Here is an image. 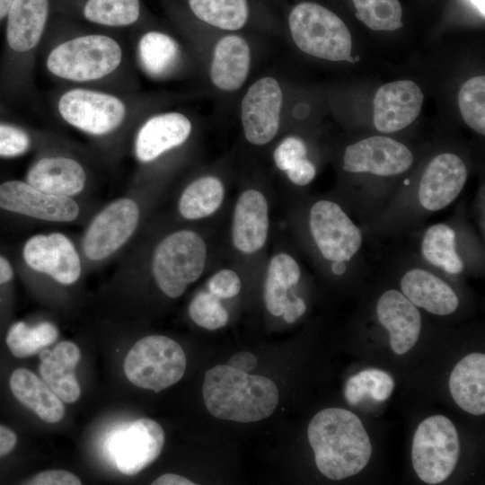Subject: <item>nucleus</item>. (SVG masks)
Listing matches in <instances>:
<instances>
[{"mask_svg": "<svg viewBox=\"0 0 485 485\" xmlns=\"http://www.w3.org/2000/svg\"><path fill=\"white\" fill-rule=\"evenodd\" d=\"M307 436L318 470L333 481L357 474L372 454L360 419L345 409L328 408L316 413L308 425Z\"/></svg>", "mask_w": 485, "mask_h": 485, "instance_id": "1", "label": "nucleus"}, {"mask_svg": "<svg viewBox=\"0 0 485 485\" xmlns=\"http://www.w3.org/2000/svg\"><path fill=\"white\" fill-rule=\"evenodd\" d=\"M202 394L212 416L242 423L269 417L278 403V390L272 380L229 365H218L207 371Z\"/></svg>", "mask_w": 485, "mask_h": 485, "instance_id": "2", "label": "nucleus"}, {"mask_svg": "<svg viewBox=\"0 0 485 485\" xmlns=\"http://www.w3.org/2000/svg\"><path fill=\"white\" fill-rule=\"evenodd\" d=\"M208 260L207 241L194 229L182 228L156 245L151 271L159 289L170 298L182 295L204 273Z\"/></svg>", "mask_w": 485, "mask_h": 485, "instance_id": "3", "label": "nucleus"}, {"mask_svg": "<svg viewBox=\"0 0 485 485\" xmlns=\"http://www.w3.org/2000/svg\"><path fill=\"white\" fill-rule=\"evenodd\" d=\"M288 27L303 52L330 61L354 62L351 34L344 22L327 7L312 1L296 4L288 14Z\"/></svg>", "mask_w": 485, "mask_h": 485, "instance_id": "4", "label": "nucleus"}, {"mask_svg": "<svg viewBox=\"0 0 485 485\" xmlns=\"http://www.w3.org/2000/svg\"><path fill=\"white\" fill-rule=\"evenodd\" d=\"M122 49L112 38L101 34L82 35L56 46L47 57L48 70L73 82L101 79L120 65Z\"/></svg>", "mask_w": 485, "mask_h": 485, "instance_id": "5", "label": "nucleus"}, {"mask_svg": "<svg viewBox=\"0 0 485 485\" xmlns=\"http://www.w3.org/2000/svg\"><path fill=\"white\" fill-rule=\"evenodd\" d=\"M123 366L130 383L160 392L182 378L186 356L172 339L150 335L136 342L127 354Z\"/></svg>", "mask_w": 485, "mask_h": 485, "instance_id": "6", "label": "nucleus"}, {"mask_svg": "<svg viewBox=\"0 0 485 485\" xmlns=\"http://www.w3.org/2000/svg\"><path fill=\"white\" fill-rule=\"evenodd\" d=\"M310 239L317 254L335 265L350 261L359 251L363 235L340 204L328 198L314 201L307 215Z\"/></svg>", "mask_w": 485, "mask_h": 485, "instance_id": "7", "label": "nucleus"}, {"mask_svg": "<svg viewBox=\"0 0 485 485\" xmlns=\"http://www.w3.org/2000/svg\"><path fill=\"white\" fill-rule=\"evenodd\" d=\"M459 454L458 432L448 418L434 415L418 426L412 441L411 460L422 481L435 485L445 481L454 470Z\"/></svg>", "mask_w": 485, "mask_h": 485, "instance_id": "8", "label": "nucleus"}, {"mask_svg": "<svg viewBox=\"0 0 485 485\" xmlns=\"http://www.w3.org/2000/svg\"><path fill=\"white\" fill-rule=\"evenodd\" d=\"M57 109L66 122L93 136H103L117 129L127 112L125 103L117 96L84 88L63 93Z\"/></svg>", "mask_w": 485, "mask_h": 485, "instance_id": "9", "label": "nucleus"}, {"mask_svg": "<svg viewBox=\"0 0 485 485\" xmlns=\"http://www.w3.org/2000/svg\"><path fill=\"white\" fill-rule=\"evenodd\" d=\"M164 431L151 419H138L119 428L109 440L108 450L117 469L135 475L154 462L163 448Z\"/></svg>", "mask_w": 485, "mask_h": 485, "instance_id": "10", "label": "nucleus"}, {"mask_svg": "<svg viewBox=\"0 0 485 485\" xmlns=\"http://www.w3.org/2000/svg\"><path fill=\"white\" fill-rule=\"evenodd\" d=\"M140 219L137 203L129 198H119L102 209L90 224L84 251L92 260H101L122 247L135 233Z\"/></svg>", "mask_w": 485, "mask_h": 485, "instance_id": "11", "label": "nucleus"}, {"mask_svg": "<svg viewBox=\"0 0 485 485\" xmlns=\"http://www.w3.org/2000/svg\"><path fill=\"white\" fill-rule=\"evenodd\" d=\"M283 93L278 82L264 76L253 83L241 104V121L248 143L262 146L277 136L280 125Z\"/></svg>", "mask_w": 485, "mask_h": 485, "instance_id": "12", "label": "nucleus"}, {"mask_svg": "<svg viewBox=\"0 0 485 485\" xmlns=\"http://www.w3.org/2000/svg\"><path fill=\"white\" fill-rule=\"evenodd\" d=\"M412 163L413 154L407 146L385 136H373L346 147L342 167L350 173L391 177L404 173Z\"/></svg>", "mask_w": 485, "mask_h": 485, "instance_id": "13", "label": "nucleus"}, {"mask_svg": "<svg viewBox=\"0 0 485 485\" xmlns=\"http://www.w3.org/2000/svg\"><path fill=\"white\" fill-rule=\"evenodd\" d=\"M270 230V207L266 194L249 187L242 190L234 203L230 241L234 250L244 257L260 253L266 246Z\"/></svg>", "mask_w": 485, "mask_h": 485, "instance_id": "14", "label": "nucleus"}, {"mask_svg": "<svg viewBox=\"0 0 485 485\" xmlns=\"http://www.w3.org/2000/svg\"><path fill=\"white\" fill-rule=\"evenodd\" d=\"M26 264L35 271L48 274L58 283H75L81 274V261L72 242L61 233L36 234L24 244Z\"/></svg>", "mask_w": 485, "mask_h": 485, "instance_id": "15", "label": "nucleus"}, {"mask_svg": "<svg viewBox=\"0 0 485 485\" xmlns=\"http://www.w3.org/2000/svg\"><path fill=\"white\" fill-rule=\"evenodd\" d=\"M0 207L51 222H70L79 214L78 205L70 197L48 194L21 181L0 184Z\"/></svg>", "mask_w": 485, "mask_h": 485, "instance_id": "16", "label": "nucleus"}, {"mask_svg": "<svg viewBox=\"0 0 485 485\" xmlns=\"http://www.w3.org/2000/svg\"><path fill=\"white\" fill-rule=\"evenodd\" d=\"M467 178V167L457 154L436 155L427 165L419 183V205L428 212L447 207L460 195Z\"/></svg>", "mask_w": 485, "mask_h": 485, "instance_id": "17", "label": "nucleus"}, {"mask_svg": "<svg viewBox=\"0 0 485 485\" xmlns=\"http://www.w3.org/2000/svg\"><path fill=\"white\" fill-rule=\"evenodd\" d=\"M424 95L410 80L382 85L374 97L373 122L382 133H393L410 126L419 116Z\"/></svg>", "mask_w": 485, "mask_h": 485, "instance_id": "18", "label": "nucleus"}, {"mask_svg": "<svg viewBox=\"0 0 485 485\" xmlns=\"http://www.w3.org/2000/svg\"><path fill=\"white\" fill-rule=\"evenodd\" d=\"M379 322L389 331L390 346L397 355L410 351L417 343L422 320L420 313L401 291L384 292L376 304Z\"/></svg>", "mask_w": 485, "mask_h": 485, "instance_id": "19", "label": "nucleus"}, {"mask_svg": "<svg viewBox=\"0 0 485 485\" xmlns=\"http://www.w3.org/2000/svg\"><path fill=\"white\" fill-rule=\"evenodd\" d=\"M190 120L179 112H166L149 118L135 139V154L141 163H150L180 146L191 134Z\"/></svg>", "mask_w": 485, "mask_h": 485, "instance_id": "20", "label": "nucleus"}, {"mask_svg": "<svg viewBox=\"0 0 485 485\" xmlns=\"http://www.w3.org/2000/svg\"><path fill=\"white\" fill-rule=\"evenodd\" d=\"M401 292L417 307L436 315L455 312L459 298L454 289L434 273L413 268L401 278Z\"/></svg>", "mask_w": 485, "mask_h": 485, "instance_id": "21", "label": "nucleus"}, {"mask_svg": "<svg viewBox=\"0 0 485 485\" xmlns=\"http://www.w3.org/2000/svg\"><path fill=\"white\" fill-rule=\"evenodd\" d=\"M80 357L77 345L67 340L58 343L52 350H41L40 374L63 402H75L81 395L75 372Z\"/></svg>", "mask_w": 485, "mask_h": 485, "instance_id": "22", "label": "nucleus"}, {"mask_svg": "<svg viewBox=\"0 0 485 485\" xmlns=\"http://www.w3.org/2000/svg\"><path fill=\"white\" fill-rule=\"evenodd\" d=\"M250 66L251 50L247 41L237 34H227L215 46L210 65L211 82L222 91H236L247 79Z\"/></svg>", "mask_w": 485, "mask_h": 485, "instance_id": "23", "label": "nucleus"}, {"mask_svg": "<svg viewBox=\"0 0 485 485\" xmlns=\"http://www.w3.org/2000/svg\"><path fill=\"white\" fill-rule=\"evenodd\" d=\"M86 174L75 160L65 156L44 157L27 174L33 188L56 196L71 197L84 188Z\"/></svg>", "mask_w": 485, "mask_h": 485, "instance_id": "24", "label": "nucleus"}, {"mask_svg": "<svg viewBox=\"0 0 485 485\" xmlns=\"http://www.w3.org/2000/svg\"><path fill=\"white\" fill-rule=\"evenodd\" d=\"M48 15V0H15L6 19V42L15 53H26L40 42Z\"/></svg>", "mask_w": 485, "mask_h": 485, "instance_id": "25", "label": "nucleus"}, {"mask_svg": "<svg viewBox=\"0 0 485 485\" xmlns=\"http://www.w3.org/2000/svg\"><path fill=\"white\" fill-rule=\"evenodd\" d=\"M450 393L456 404L472 415L485 412V355L473 352L454 367L449 378Z\"/></svg>", "mask_w": 485, "mask_h": 485, "instance_id": "26", "label": "nucleus"}, {"mask_svg": "<svg viewBox=\"0 0 485 485\" xmlns=\"http://www.w3.org/2000/svg\"><path fill=\"white\" fill-rule=\"evenodd\" d=\"M9 385L13 396L43 421L57 423L63 419V401L29 369H15L10 376Z\"/></svg>", "mask_w": 485, "mask_h": 485, "instance_id": "27", "label": "nucleus"}, {"mask_svg": "<svg viewBox=\"0 0 485 485\" xmlns=\"http://www.w3.org/2000/svg\"><path fill=\"white\" fill-rule=\"evenodd\" d=\"M302 269L296 259L287 251H278L269 260L263 284V297L267 311L273 316H282L290 296L289 291L301 279Z\"/></svg>", "mask_w": 485, "mask_h": 485, "instance_id": "28", "label": "nucleus"}, {"mask_svg": "<svg viewBox=\"0 0 485 485\" xmlns=\"http://www.w3.org/2000/svg\"><path fill=\"white\" fill-rule=\"evenodd\" d=\"M225 194V186L219 177L212 174L199 176L182 190L177 204L178 213L187 221L204 220L219 211Z\"/></svg>", "mask_w": 485, "mask_h": 485, "instance_id": "29", "label": "nucleus"}, {"mask_svg": "<svg viewBox=\"0 0 485 485\" xmlns=\"http://www.w3.org/2000/svg\"><path fill=\"white\" fill-rule=\"evenodd\" d=\"M420 251L423 259L446 273L458 275L464 268L456 248V234L452 226L437 223L426 229Z\"/></svg>", "mask_w": 485, "mask_h": 485, "instance_id": "30", "label": "nucleus"}, {"mask_svg": "<svg viewBox=\"0 0 485 485\" xmlns=\"http://www.w3.org/2000/svg\"><path fill=\"white\" fill-rule=\"evenodd\" d=\"M187 4L200 22L230 31L243 28L251 13L249 0H187Z\"/></svg>", "mask_w": 485, "mask_h": 485, "instance_id": "31", "label": "nucleus"}, {"mask_svg": "<svg viewBox=\"0 0 485 485\" xmlns=\"http://www.w3.org/2000/svg\"><path fill=\"white\" fill-rule=\"evenodd\" d=\"M138 57L143 69L152 76H162L176 65L179 57L177 42L161 31H148L138 42Z\"/></svg>", "mask_w": 485, "mask_h": 485, "instance_id": "32", "label": "nucleus"}, {"mask_svg": "<svg viewBox=\"0 0 485 485\" xmlns=\"http://www.w3.org/2000/svg\"><path fill=\"white\" fill-rule=\"evenodd\" d=\"M58 337L57 327L48 322L29 326L22 322L13 323L6 335V345L17 358L33 356L53 344Z\"/></svg>", "mask_w": 485, "mask_h": 485, "instance_id": "33", "label": "nucleus"}, {"mask_svg": "<svg viewBox=\"0 0 485 485\" xmlns=\"http://www.w3.org/2000/svg\"><path fill=\"white\" fill-rule=\"evenodd\" d=\"M394 389V380L387 372L366 368L350 376L345 384L344 395L348 404L357 405L366 396L383 401Z\"/></svg>", "mask_w": 485, "mask_h": 485, "instance_id": "34", "label": "nucleus"}, {"mask_svg": "<svg viewBox=\"0 0 485 485\" xmlns=\"http://www.w3.org/2000/svg\"><path fill=\"white\" fill-rule=\"evenodd\" d=\"M84 17L97 24L125 27L135 23L140 16L139 0H87Z\"/></svg>", "mask_w": 485, "mask_h": 485, "instance_id": "35", "label": "nucleus"}, {"mask_svg": "<svg viewBox=\"0 0 485 485\" xmlns=\"http://www.w3.org/2000/svg\"><path fill=\"white\" fill-rule=\"evenodd\" d=\"M356 16L374 31H395L402 27V7L399 0H352Z\"/></svg>", "mask_w": 485, "mask_h": 485, "instance_id": "36", "label": "nucleus"}, {"mask_svg": "<svg viewBox=\"0 0 485 485\" xmlns=\"http://www.w3.org/2000/svg\"><path fill=\"white\" fill-rule=\"evenodd\" d=\"M485 76L467 80L458 94V104L464 122L475 132L485 134Z\"/></svg>", "mask_w": 485, "mask_h": 485, "instance_id": "37", "label": "nucleus"}, {"mask_svg": "<svg viewBox=\"0 0 485 485\" xmlns=\"http://www.w3.org/2000/svg\"><path fill=\"white\" fill-rule=\"evenodd\" d=\"M221 299L206 288L198 292L189 304V315L199 327L208 331L223 328L228 323L229 313Z\"/></svg>", "mask_w": 485, "mask_h": 485, "instance_id": "38", "label": "nucleus"}, {"mask_svg": "<svg viewBox=\"0 0 485 485\" xmlns=\"http://www.w3.org/2000/svg\"><path fill=\"white\" fill-rule=\"evenodd\" d=\"M272 157L276 167L286 172L307 159V146L298 137H287L278 143Z\"/></svg>", "mask_w": 485, "mask_h": 485, "instance_id": "39", "label": "nucleus"}, {"mask_svg": "<svg viewBox=\"0 0 485 485\" xmlns=\"http://www.w3.org/2000/svg\"><path fill=\"white\" fill-rule=\"evenodd\" d=\"M205 288L221 300L231 299L241 292L242 279L234 269L223 268L208 278Z\"/></svg>", "mask_w": 485, "mask_h": 485, "instance_id": "40", "label": "nucleus"}, {"mask_svg": "<svg viewBox=\"0 0 485 485\" xmlns=\"http://www.w3.org/2000/svg\"><path fill=\"white\" fill-rule=\"evenodd\" d=\"M30 137L22 129L0 123V157H15L23 154L30 147Z\"/></svg>", "mask_w": 485, "mask_h": 485, "instance_id": "41", "label": "nucleus"}, {"mask_svg": "<svg viewBox=\"0 0 485 485\" xmlns=\"http://www.w3.org/2000/svg\"><path fill=\"white\" fill-rule=\"evenodd\" d=\"M32 485H80L81 480L74 473L64 470H48L35 475L27 482Z\"/></svg>", "mask_w": 485, "mask_h": 485, "instance_id": "42", "label": "nucleus"}, {"mask_svg": "<svg viewBox=\"0 0 485 485\" xmlns=\"http://www.w3.org/2000/svg\"><path fill=\"white\" fill-rule=\"evenodd\" d=\"M258 361L256 357L248 351H242L233 355L227 365L242 372L250 373L255 369Z\"/></svg>", "mask_w": 485, "mask_h": 485, "instance_id": "43", "label": "nucleus"}, {"mask_svg": "<svg viewBox=\"0 0 485 485\" xmlns=\"http://www.w3.org/2000/svg\"><path fill=\"white\" fill-rule=\"evenodd\" d=\"M306 311L304 300L296 296L287 302L282 317L287 323H293L299 319Z\"/></svg>", "mask_w": 485, "mask_h": 485, "instance_id": "44", "label": "nucleus"}, {"mask_svg": "<svg viewBox=\"0 0 485 485\" xmlns=\"http://www.w3.org/2000/svg\"><path fill=\"white\" fill-rule=\"evenodd\" d=\"M17 436L9 428L0 425V457L10 454L15 447Z\"/></svg>", "mask_w": 485, "mask_h": 485, "instance_id": "45", "label": "nucleus"}, {"mask_svg": "<svg viewBox=\"0 0 485 485\" xmlns=\"http://www.w3.org/2000/svg\"><path fill=\"white\" fill-rule=\"evenodd\" d=\"M153 485H194L195 483L189 479L174 474L165 473L158 477L152 482Z\"/></svg>", "mask_w": 485, "mask_h": 485, "instance_id": "46", "label": "nucleus"}, {"mask_svg": "<svg viewBox=\"0 0 485 485\" xmlns=\"http://www.w3.org/2000/svg\"><path fill=\"white\" fill-rule=\"evenodd\" d=\"M13 270L10 262L0 255V285L7 283L12 279Z\"/></svg>", "mask_w": 485, "mask_h": 485, "instance_id": "47", "label": "nucleus"}, {"mask_svg": "<svg viewBox=\"0 0 485 485\" xmlns=\"http://www.w3.org/2000/svg\"><path fill=\"white\" fill-rule=\"evenodd\" d=\"M15 0H0V21L4 19Z\"/></svg>", "mask_w": 485, "mask_h": 485, "instance_id": "48", "label": "nucleus"}, {"mask_svg": "<svg viewBox=\"0 0 485 485\" xmlns=\"http://www.w3.org/2000/svg\"><path fill=\"white\" fill-rule=\"evenodd\" d=\"M470 2L476 7L479 13L484 17V0H470Z\"/></svg>", "mask_w": 485, "mask_h": 485, "instance_id": "49", "label": "nucleus"}]
</instances>
